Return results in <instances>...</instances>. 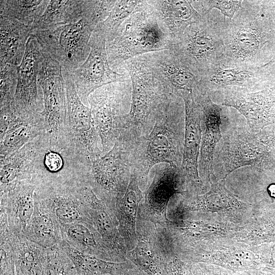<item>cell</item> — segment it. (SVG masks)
<instances>
[{
    "label": "cell",
    "mask_w": 275,
    "mask_h": 275,
    "mask_svg": "<svg viewBox=\"0 0 275 275\" xmlns=\"http://www.w3.org/2000/svg\"><path fill=\"white\" fill-rule=\"evenodd\" d=\"M35 195L50 209L60 224L77 222L91 224L76 185H38Z\"/></svg>",
    "instance_id": "obj_24"
},
{
    "label": "cell",
    "mask_w": 275,
    "mask_h": 275,
    "mask_svg": "<svg viewBox=\"0 0 275 275\" xmlns=\"http://www.w3.org/2000/svg\"><path fill=\"white\" fill-rule=\"evenodd\" d=\"M67 97L66 130L80 161L87 167L103 155L90 108L81 101L69 72L62 70Z\"/></svg>",
    "instance_id": "obj_11"
},
{
    "label": "cell",
    "mask_w": 275,
    "mask_h": 275,
    "mask_svg": "<svg viewBox=\"0 0 275 275\" xmlns=\"http://www.w3.org/2000/svg\"><path fill=\"white\" fill-rule=\"evenodd\" d=\"M44 54L38 74L44 101L40 113L48 133L60 140L69 139L66 130L67 97L62 68L59 62Z\"/></svg>",
    "instance_id": "obj_14"
},
{
    "label": "cell",
    "mask_w": 275,
    "mask_h": 275,
    "mask_svg": "<svg viewBox=\"0 0 275 275\" xmlns=\"http://www.w3.org/2000/svg\"><path fill=\"white\" fill-rule=\"evenodd\" d=\"M49 0H1V16L31 26L43 14Z\"/></svg>",
    "instance_id": "obj_35"
},
{
    "label": "cell",
    "mask_w": 275,
    "mask_h": 275,
    "mask_svg": "<svg viewBox=\"0 0 275 275\" xmlns=\"http://www.w3.org/2000/svg\"><path fill=\"white\" fill-rule=\"evenodd\" d=\"M100 22L94 12L85 7L82 17L76 22L35 31L33 34L46 56L59 62L62 70L71 72L88 58L91 35Z\"/></svg>",
    "instance_id": "obj_7"
},
{
    "label": "cell",
    "mask_w": 275,
    "mask_h": 275,
    "mask_svg": "<svg viewBox=\"0 0 275 275\" xmlns=\"http://www.w3.org/2000/svg\"><path fill=\"white\" fill-rule=\"evenodd\" d=\"M273 64H275V56L273 57V58L267 63L264 65L263 66H262L263 67H267L271 66Z\"/></svg>",
    "instance_id": "obj_44"
},
{
    "label": "cell",
    "mask_w": 275,
    "mask_h": 275,
    "mask_svg": "<svg viewBox=\"0 0 275 275\" xmlns=\"http://www.w3.org/2000/svg\"><path fill=\"white\" fill-rule=\"evenodd\" d=\"M177 194H186L179 169L167 163L156 165L152 182L143 192L138 216L167 226L171 222L167 217L168 205L170 199Z\"/></svg>",
    "instance_id": "obj_18"
},
{
    "label": "cell",
    "mask_w": 275,
    "mask_h": 275,
    "mask_svg": "<svg viewBox=\"0 0 275 275\" xmlns=\"http://www.w3.org/2000/svg\"><path fill=\"white\" fill-rule=\"evenodd\" d=\"M35 152L34 139L0 160V194L9 190L21 181L32 179Z\"/></svg>",
    "instance_id": "obj_29"
},
{
    "label": "cell",
    "mask_w": 275,
    "mask_h": 275,
    "mask_svg": "<svg viewBox=\"0 0 275 275\" xmlns=\"http://www.w3.org/2000/svg\"><path fill=\"white\" fill-rule=\"evenodd\" d=\"M189 25L172 49L190 71L200 78L225 58L224 16L210 12Z\"/></svg>",
    "instance_id": "obj_6"
},
{
    "label": "cell",
    "mask_w": 275,
    "mask_h": 275,
    "mask_svg": "<svg viewBox=\"0 0 275 275\" xmlns=\"http://www.w3.org/2000/svg\"><path fill=\"white\" fill-rule=\"evenodd\" d=\"M185 108V130L182 160L179 173L187 196H195L202 188L198 161L202 135L203 111L193 92L180 95Z\"/></svg>",
    "instance_id": "obj_16"
},
{
    "label": "cell",
    "mask_w": 275,
    "mask_h": 275,
    "mask_svg": "<svg viewBox=\"0 0 275 275\" xmlns=\"http://www.w3.org/2000/svg\"><path fill=\"white\" fill-rule=\"evenodd\" d=\"M1 224V233L7 236L13 251L15 275H44L46 248L23 235L12 233L5 223Z\"/></svg>",
    "instance_id": "obj_27"
},
{
    "label": "cell",
    "mask_w": 275,
    "mask_h": 275,
    "mask_svg": "<svg viewBox=\"0 0 275 275\" xmlns=\"http://www.w3.org/2000/svg\"><path fill=\"white\" fill-rule=\"evenodd\" d=\"M44 54L34 34L28 40L25 51L17 66L18 79L14 104L20 114H35L43 109V94L38 74Z\"/></svg>",
    "instance_id": "obj_19"
},
{
    "label": "cell",
    "mask_w": 275,
    "mask_h": 275,
    "mask_svg": "<svg viewBox=\"0 0 275 275\" xmlns=\"http://www.w3.org/2000/svg\"><path fill=\"white\" fill-rule=\"evenodd\" d=\"M133 147L131 142L119 137L111 150L87 168L85 181L113 212L131 179L130 154Z\"/></svg>",
    "instance_id": "obj_9"
},
{
    "label": "cell",
    "mask_w": 275,
    "mask_h": 275,
    "mask_svg": "<svg viewBox=\"0 0 275 275\" xmlns=\"http://www.w3.org/2000/svg\"><path fill=\"white\" fill-rule=\"evenodd\" d=\"M197 2L200 5V14L216 9L221 11L224 17L231 20L241 7L242 1H197Z\"/></svg>",
    "instance_id": "obj_39"
},
{
    "label": "cell",
    "mask_w": 275,
    "mask_h": 275,
    "mask_svg": "<svg viewBox=\"0 0 275 275\" xmlns=\"http://www.w3.org/2000/svg\"><path fill=\"white\" fill-rule=\"evenodd\" d=\"M124 70L131 82V102L121 133L136 143L151 131L159 113L177 96L155 75L145 54L125 62L120 72Z\"/></svg>",
    "instance_id": "obj_3"
},
{
    "label": "cell",
    "mask_w": 275,
    "mask_h": 275,
    "mask_svg": "<svg viewBox=\"0 0 275 275\" xmlns=\"http://www.w3.org/2000/svg\"><path fill=\"white\" fill-rule=\"evenodd\" d=\"M223 37L226 64L262 66L275 56V1H242Z\"/></svg>",
    "instance_id": "obj_1"
},
{
    "label": "cell",
    "mask_w": 275,
    "mask_h": 275,
    "mask_svg": "<svg viewBox=\"0 0 275 275\" xmlns=\"http://www.w3.org/2000/svg\"><path fill=\"white\" fill-rule=\"evenodd\" d=\"M275 76V64L263 67L221 62L200 78L195 89L202 92L221 93L230 89H261Z\"/></svg>",
    "instance_id": "obj_15"
},
{
    "label": "cell",
    "mask_w": 275,
    "mask_h": 275,
    "mask_svg": "<svg viewBox=\"0 0 275 275\" xmlns=\"http://www.w3.org/2000/svg\"><path fill=\"white\" fill-rule=\"evenodd\" d=\"M58 245L71 260L79 275H123L134 266L128 260L111 262L81 252L63 239Z\"/></svg>",
    "instance_id": "obj_33"
},
{
    "label": "cell",
    "mask_w": 275,
    "mask_h": 275,
    "mask_svg": "<svg viewBox=\"0 0 275 275\" xmlns=\"http://www.w3.org/2000/svg\"><path fill=\"white\" fill-rule=\"evenodd\" d=\"M76 187L90 223L116 261H128L126 258L127 250L115 213L97 197L85 181L78 184Z\"/></svg>",
    "instance_id": "obj_20"
},
{
    "label": "cell",
    "mask_w": 275,
    "mask_h": 275,
    "mask_svg": "<svg viewBox=\"0 0 275 275\" xmlns=\"http://www.w3.org/2000/svg\"><path fill=\"white\" fill-rule=\"evenodd\" d=\"M173 42L161 29L153 8L141 1L121 24L113 38L106 41L108 61L119 73L124 63L148 53L172 49Z\"/></svg>",
    "instance_id": "obj_5"
},
{
    "label": "cell",
    "mask_w": 275,
    "mask_h": 275,
    "mask_svg": "<svg viewBox=\"0 0 275 275\" xmlns=\"http://www.w3.org/2000/svg\"><path fill=\"white\" fill-rule=\"evenodd\" d=\"M167 275H194L191 265L181 261L176 256L172 257L167 265Z\"/></svg>",
    "instance_id": "obj_40"
},
{
    "label": "cell",
    "mask_w": 275,
    "mask_h": 275,
    "mask_svg": "<svg viewBox=\"0 0 275 275\" xmlns=\"http://www.w3.org/2000/svg\"><path fill=\"white\" fill-rule=\"evenodd\" d=\"M44 275H79L71 260L58 245L46 248Z\"/></svg>",
    "instance_id": "obj_37"
},
{
    "label": "cell",
    "mask_w": 275,
    "mask_h": 275,
    "mask_svg": "<svg viewBox=\"0 0 275 275\" xmlns=\"http://www.w3.org/2000/svg\"><path fill=\"white\" fill-rule=\"evenodd\" d=\"M36 152L32 179L38 185L75 186L85 181L86 166L68 140L46 131L35 139Z\"/></svg>",
    "instance_id": "obj_8"
},
{
    "label": "cell",
    "mask_w": 275,
    "mask_h": 275,
    "mask_svg": "<svg viewBox=\"0 0 275 275\" xmlns=\"http://www.w3.org/2000/svg\"><path fill=\"white\" fill-rule=\"evenodd\" d=\"M248 166L260 173H275V125L260 131L248 124L236 126L222 135L214 152L213 173L224 179Z\"/></svg>",
    "instance_id": "obj_4"
},
{
    "label": "cell",
    "mask_w": 275,
    "mask_h": 275,
    "mask_svg": "<svg viewBox=\"0 0 275 275\" xmlns=\"http://www.w3.org/2000/svg\"><path fill=\"white\" fill-rule=\"evenodd\" d=\"M143 197L138 179L132 173L126 191L116 203L114 210L127 251L132 249L137 242V218Z\"/></svg>",
    "instance_id": "obj_28"
},
{
    "label": "cell",
    "mask_w": 275,
    "mask_h": 275,
    "mask_svg": "<svg viewBox=\"0 0 275 275\" xmlns=\"http://www.w3.org/2000/svg\"><path fill=\"white\" fill-rule=\"evenodd\" d=\"M36 187L32 179L27 180L1 194L0 218L12 233L23 234L34 212Z\"/></svg>",
    "instance_id": "obj_23"
},
{
    "label": "cell",
    "mask_w": 275,
    "mask_h": 275,
    "mask_svg": "<svg viewBox=\"0 0 275 275\" xmlns=\"http://www.w3.org/2000/svg\"><path fill=\"white\" fill-rule=\"evenodd\" d=\"M106 35L99 23L89 42L90 52L86 61L69 72L77 94L84 104H88L89 96L104 85L130 80L128 72L119 73L111 67L106 52Z\"/></svg>",
    "instance_id": "obj_12"
},
{
    "label": "cell",
    "mask_w": 275,
    "mask_h": 275,
    "mask_svg": "<svg viewBox=\"0 0 275 275\" xmlns=\"http://www.w3.org/2000/svg\"><path fill=\"white\" fill-rule=\"evenodd\" d=\"M141 1H116L107 18L100 22L106 35V41L112 40L124 21L134 12Z\"/></svg>",
    "instance_id": "obj_36"
},
{
    "label": "cell",
    "mask_w": 275,
    "mask_h": 275,
    "mask_svg": "<svg viewBox=\"0 0 275 275\" xmlns=\"http://www.w3.org/2000/svg\"><path fill=\"white\" fill-rule=\"evenodd\" d=\"M23 235L44 248L58 245L63 239L60 224L35 195L34 212Z\"/></svg>",
    "instance_id": "obj_30"
},
{
    "label": "cell",
    "mask_w": 275,
    "mask_h": 275,
    "mask_svg": "<svg viewBox=\"0 0 275 275\" xmlns=\"http://www.w3.org/2000/svg\"><path fill=\"white\" fill-rule=\"evenodd\" d=\"M195 100L203 113L202 135L198 161V172L204 182L213 175V162L215 148L222 138L221 129L222 105L217 104L207 92L193 93Z\"/></svg>",
    "instance_id": "obj_22"
},
{
    "label": "cell",
    "mask_w": 275,
    "mask_h": 275,
    "mask_svg": "<svg viewBox=\"0 0 275 275\" xmlns=\"http://www.w3.org/2000/svg\"><path fill=\"white\" fill-rule=\"evenodd\" d=\"M191 270L194 275H229L223 269L199 264L191 265Z\"/></svg>",
    "instance_id": "obj_41"
},
{
    "label": "cell",
    "mask_w": 275,
    "mask_h": 275,
    "mask_svg": "<svg viewBox=\"0 0 275 275\" xmlns=\"http://www.w3.org/2000/svg\"><path fill=\"white\" fill-rule=\"evenodd\" d=\"M0 157L5 158L46 131L40 113L21 114L14 104L0 109Z\"/></svg>",
    "instance_id": "obj_21"
},
{
    "label": "cell",
    "mask_w": 275,
    "mask_h": 275,
    "mask_svg": "<svg viewBox=\"0 0 275 275\" xmlns=\"http://www.w3.org/2000/svg\"><path fill=\"white\" fill-rule=\"evenodd\" d=\"M219 94L223 99L221 105L237 109L251 129L260 131L275 125V76L259 89H230Z\"/></svg>",
    "instance_id": "obj_17"
},
{
    "label": "cell",
    "mask_w": 275,
    "mask_h": 275,
    "mask_svg": "<svg viewBox=\"0 0 275 275\" xmlns=\"http://www.w3.org/2000/svg\"><path fill=\"white\" fill-rule=\"evenodd\" d=\"M267 190L270 196L275 199V183L270 184L267 188Z\"/></svg>",
    "instance_id": "obj_43"
},
{
    "label": "cell",
    "mask_w": 275,
    "mask_h": 275,
    "mask_svg": "<svg viewBox=\"0 0 275 275\" xmlns=\"http://www.w3.org/2000/svg\"><path fill=\"white\" fill-rule=\"evenodd\" d=\"M107 275H109V274H107Z\"/></svg>",
    "instance_id": "obj_45"
},
{
    "label": "cell",
    "mask_w": 275,
    "mask_h": 275,
    "mask_svg": "<svg viewBox=\"0 0 275 275\" xmlns=\"http://www.w3.org/2000/svg\"><path fill=\"white\" fill-rule=\"evenodd\" d=\"M60 225L63 239L76 249L106 261L117 262L91 224L77 222Z\"/></svg>",
    "instance_id": "obj_31"
},
{
    "label": "cell",
    "mask_w": 275,
    "mask_h": 275,
    "mask_svg": "<svg viewBox=\"0 0 275 275\" xmlns=\"http://www.w3.org/2000/svg\"><path fill=\"white\" fill-rule=\"evenodd\" d=\"M137 242L126 258L148 275H167V265L175 254L166 226L138 216Z\"/></svg>",
    "instance_id": "obj_13"
},
{
    "label": "cell",
    "mask_w": 275,
    "mask_h": 275,
    "mask_svg": "<svg viewBox=\"0 0 275 275\" xmlns=\"http://www.w3.org/2000/svg\"><path fill=\"white\" fill-rule=\"evenodd\" d=\"M185 130L184 102L176 97L158 114L151 131L140 139L130 154L132 172L141 188L148 184L151 168L165 163L180 169Z\"/></svg>",
    "instance_id": "obj_2"
},
{
    "label": "cell",
    "mask_w": 275,
    "mask_h": 275,
    "mask_svg": "<svg viewBox=\"0 0 275 275\" xmlns=\"http://www.w3.org/2000/svg\"><path fill=\"white\" fill-rule=\"evenodd\" d=\"M145 55L155 75L173 94L180 97L198 86L200 78L182 64L172 49Z\"/></svg>",
    "instance_id": "obj_25"
},
{
    "label": "cell",
    "mask_w": 275,
    "mask_h": 275,
    "mask_svg": "<svg viewBox=\"0 0 275 275\" xmlns=\"http://www.w3.org/2000/svg\"><path fill=\"white\" fill-rule=\"evenodd\" d=\"M0 108L6 107L14 103L16 89L17 66L9 64H1Z\"/></svg>",
    "instance_id": "obj_38"
},
{
    "label": "cell",
    "mask_w": 275,
    "mask_h": 275,
    "mask_svg": "<svg viewBox=\"0 0 275 275\" xmlns=\"http://www.w3.org/2000/svg\"><path fill=\"white\" fill-rule=\"evenodd\" d=\"M1 64L19 66L24 56L31 26L1 16Z\"/></svg>",
    "instance_id": "obj_32"
},
{
    "label": "cell",
    "mask_w": 275,
    "mask_h": 275,
    "mask_svg": "<svg viewBox=\"0 0 275 275\" xmlns=\"http://www.w3.org/2000/svg\"><path fill=\"white\" fill-rule=\"evenodd\" d=\"M131 80L102 86L88 99L91 115L101 139L103 155L112 149L122 131L131 102Z\"/></svg>",
    "instance_id": "obj_10"
},
{
    "label": "cell",
    "mask_w": 275,
    "mask_h": 275,
    "mask_svg": "<svg viewBox=\"0 0 275 275\" xmlns=\"http://www.w3.org/2000/svg\"><path fill=\"white\" fill-rule=\"evenodd\" d=\"M154 9L159 26L173 42L182 36L186 29L202 17L193 1H147Z\"/></svg>",
    "instance_id": "obj_26"
},
{
    "label": "cell",
    "mask_w": 275,
    "mask_h": 275,
    "mask_svg": "<svg viewBox=\"0 0 275 275\" xmlns=\"http://www.w3.org/2000/svg\"><path fill=\"white\" fill-rule=\"evenodd\" d=\"M123 275H148L143 271L141 270L135 265L132 268L127 270Z\"/></svg>",
    "instance_id": "obj_42"
},
{
    "label": "cell",
    "mask_w": 275,
    "mask_h": 275,
    "mask_svg": "<svg viewBox=\"0 0 275 275\" xmlns=\"http://www.w3.org/2000/svg\"><path fill=\"white\" fill-rule=\"evenodd\" d=\"M84 2L50 1L42 15L32 26L33 33L76 22L82 17Z\"/></svg>",
    "instance_id": "obj_34"
}]
</instances>
